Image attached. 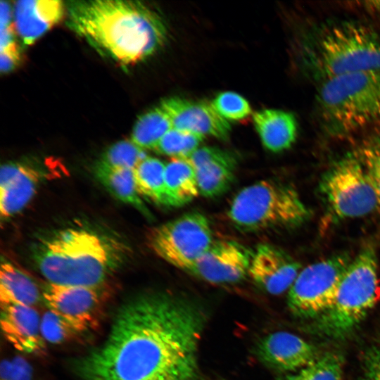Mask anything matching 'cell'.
<instances>
[{
  "instance_id": "cell-1",
  "label": "cell",
  "mask_w": 380,
  "mask_h": 380,
  "mask_svg": "<svg viewBox=\"0 0 380 380\" xmlns=\"http://www.w3.org/2000/svg\"><path fill=\"white\" fill-rule=\"evenodd\" d=\"M205 324L195 303L166 292L130 298L106 341L77 365L84 380H194Z\"/></svg>"
},
{
  "instance_id": "cell-2",
  "label": "cell",
  "mask_w": 380,
  "mask_h": 380,
  "mask_svg": "<svg viewBox=\"0 0 380 380\" xmlns=\"http://www.w3.org/2000/svg\"><path fill=\"white\" fill-rule=\"evenodd\" d=\"M66 8L69 27L123 65L145 60L167 39L163 18L139 1L77 0Z\"/></svg>"
},
{
  "instance_id": "cell-3",
  "label": "cell",
  "mask_w": 380,
  "mask_h": 380,
  "mask_svg": "<svg viewBox=\"0 0 380 380\" xmlns=\"http://www.w3.org/2000/svg\"><path fill=\"white\" fill-rule=\"evenodd\" d=\"M129 253L117 237L78 225L46 232L32 247L42 275L49 283L65 286L102 287Z\"/></svg>"
},
{
  "instance_id": "cell-4",
  "label": "cell",
  "mask_w": 380,
  "mask_h": 380,
  "mask_svg": "<svg viewBox=\"0 0 380 380\" xmlns=\"http://www.w3.org/2000/svg\"><path fill=\"white\" fill-rule=\"evenodd\" d=\"M294 50L300 73L317 86L344 75L380 70V26L356 18L317 20L298 34Z\"/></svg>"
},
{
  "instance_id": "cell-5",
  "label": "cell",
  "mask_w": 380,
  "mask_h": 380,
  "mask_svg": "<svg viewBox=\"0 0 380 380\" xmlns=\"http://www.w3.org/2000/svg\"><path fill=\"white\" fill-rule=\"evenodd\" d=\"M315 111L322 131L344 139L380 127V70L341 75L317 86Z\"/></svg>"
},
{
  "instance_id": "cell-6",
  "label": "cell",
  "mask_w": 380,
  "mask_h": 380,
  "mask_svg": "<svg viewBox=\"0 0 380 380\" xmlns=\"http://www.w3.org/2000/svg\"><path fill=\"white\" fill-rule=\"evenodd\" d=\"M380 300V277L374 248L368 245L352 259L332 305L315 318L317 332L338 339L348 336Z\"/></svg>"
},
{
  "instance_id": "cell-7",
  "label": "cell",
  "mask_w": 380,
  "mask_h": 380,
  "mask_svg": "<svg viewBox=\"0 0 380 380\" xmlns=\"http://www.w3.org/2000/svg\"><path fill=\"white\" fill-rule=\"evenodd\" d=\"M227 215L232 224L245 232L294 227L305 222L310 212L297 191L275 180H262L241 189Z\"/></svg>"
},
{
  "instance_id": "cell-8",
  "label": "cell",
  "mask_w": 380,
  "mask_h": 380,
  "mask_svg": "<svg viewBox=\"0 0 380 380\" xmlns=\"http://www.w3.org/2000/svg\"><path fill=\"white\" fill-rule=\"evenodd\" d=\"M319 191L336 221L367 216L380 210V198L357 151H350L323 174Z\"/></svg>"
},
{
  "instance_id": "cell-9",
  "label": "cell",
  "mask_w": 380,
  "mask_h": 380,
  "mask_svg": "<svg viewBox=\"0 0 380 380\" xmlns=\"http://www.w3.org/2000/svg\"><path fill=\"white\" fill-rule=\"evenodd\" d=\"M352 259L347 253L336 254L301 269L288 291L291 312L298 317L316 318L325 312Z\"/></svg>"
},
{
  "instance_id": "cell-10",
  "label": "cell",
  "mask_w": 380,
  "mask_h": 380,
  "mask_svg": "<svg viewBox=\"0 0 380 380\" xmlns=\"http://www.w3.org/2000/svg\"><path fill=\"white\" fill-rule=\"evenodd\" d=\"M213 240L206 217L189 212L153 229L148 243L153 252L170 265L187 272L208 249Z\"/></svg>"
},
{
  "instance_id": "cell-11",
  "label": "cell",
  "mask_w": 380,
  "mask_h": 380,
  "mask_svg": "<svg viewBox=\"0 0 380 380\" xmlns=\"http://www.w3.org/2000/svg\"><path fill=\"white\" fill-rule=\"evenodd\" d=\"M49 308L65 320L77 333L96 322L101 305V287L65 286L47 283L42 290Z\"/></svg>"
},
{
  "instance_id": "cell-12",
  "label": "cell",
  "mask_w": 380,
  "mask_h": 380,
  "mask_svg": "<svg viewBox=\"0 0 380 380\" xmlns=\"http://www.w3.org/2000/svg\"><path fill=\"white\" fill-rule=\"evenodd\" d=\"M253 254L236 241H213L186 272L213 284L237 283L248 276Z\"/></svg>"
},
{
  "instance_id": "cell-13",
  "label": "cell",
  "mask_w": 380,
  "mask_h": 380,
  "mask_svg": "<svg viewBox=\"0 0 380 380\" xmlns=\"http://www.w3.org/2000/svg\"><path fill=\"white\" fill-rule=\"evenodd\" d=\"M160 106L170 117L172 128L224 141L230 135L229 122L215 110L211 103L173 96L163 99Z\"/></svg>"
},
{
  "instance_id": "cell-14",
  "label": "cell",
  "mask_w": 380,
  "mask_h": 380,
  "mask_svg": "<svg viewBox=\"0 0 380 380\" xmlns=\"http://www.w3.org/2000/svg\"><path fill=\"white\" fill-rule=\"evenodd\" d=\"M301 265L282 249L267 243L253 251L248 276L264 291L279 295L289 291Z\"/></svg>"
},
{
  "instance_id": "cell-15",
  "label": "cell",
  "mask_w": 380,
  "mask_h": 380,
  "mask_svg": "<svg viewBox=\"0 0 380 380\" xmlns=\"http://www.w3.org/2000/svg\"><path fill=\"white\" fill-rule=\"evenodd\" d=\"M255 353L259 360L271 369L291 373L320 356L312 344L294 334L281 331L262 338L256 345Z\"/></svg>"
},
{
  "instance_id": "cell-16",
  "label": "cell",
  "mask_w": 380,
  "mask_h": 380,
  "mask_svg": "<svg viewBox=\"0 0 380 380\" xmlns=\"http://www.w3.org/2000/svg\"><path fill=\"white\" fill-rule=\"evenodd\" d=\"M196 177L199 194L217 197L227 192L235 179L236 156L217 147L198 148L188 158Z\"/></svg>"
},
{
  "instance_id": "cell-17",
  "label": "cell",
  "mask_w": 380,
  "mask_h": 380,
  "mask_svg": "<svg viewBox=\"0 0 380 380\" xmlns=\"http://www.w3.org/2000/svg\"><path fill=\"white\" fill-rule=\"evenodd\" d=\"M44 173L27 163L11 162L0 171V214L2 220L20 213L31 201Z\"/></svg>"
},
{
  "instance_id": "cell-18",
  "label": "cell",
  "mask_w": 380,
  "mask_h": 380,
  "mask_svg": "<svg viewBox=\"0 0 380 380\" xmlns=\"http://www.w3.org/2000/svg\"><path fill=\"white\" fill-rule=\"evenodd\" d=\"M41 317L34 307L1 306V327L5 338L18 350L38 353L45 348L40 331Z\"/></svg>"
},
{
  "instance_id": "cell-19",
  "label": "cell",
  "mask_w": 380,
  "mask_h": 380,
  "mask_svg": "<svg viewBox=\"0 0 380 380\" xmlns=\"http://www.w3.org/2000/svg\"><path fill=\"white\" fill-rule=\"evenodd\" d=\"M13 10L16 34L30 45L61 20L65 6L58 0H23L15 1Z\"/></svg>"
},
{
  "instance_id": "cell-20",
  "label": "cell",
  "mask_w": 380,
  "mask_h": 380,
  "mask_svg": "<svg viewBox=\"0 0 380 380\" xmlns=\"http://www.w3.org/2000/svg\"><path fill=\"white\" fill-rule=\"evenodd\" d=\"M253 122L263 146L272 152L288 149L296 139L298 123L290 112L262 110L253 114Z\"/></svg>"
},
{
  "instance_id": "cell-21",
  "label": "cell",
  "mask_w": 380,
  "mask_h": 380,
  "mask_svg": "<svg viewBox=\"0 0 380 380\" xmlns=\"http://www.w3.org/2000/svg\"><path fill=\"white\" fill-rule=\"evenodd\" d=\"M43 299L35 281L8 260L1 259L0 270L1 306L23 305L34 307Z\"/></svg>"
},
{
  "instance_id": "cell-22",
  "label": "cell",
  "mask_w": 380,
  "mask_h": 380,
  "mask_svg": "<svg viewBox=\"0 0 380 380\" xmlns=\"http://www.w3.org/2000/svg\"><path fill=\"white\" fill-rule=\"evenodd\" d=\"M165 184L168 206L184 205L200 194L195 170L188 159L172 158L165 164Z\"/></svg>"
},
{
  "instance_id": "cell-23",
  "label": "cell",
  "mask_w": 380,
  "mask_h": 380,
  "mask_svg": "<svg viewBox=\"0 0 380 380\" xmlns=\"http://www.w3.org/2000/svg\"><path fill=\"white\" fill-rule=\"evenodd\" d=\"M94 175L114 197L131 205L146 217L151 218V213L137 189L134 170L110 168L96 163Z\"/></svg>"
},
{
  "instance_id": "cell-24",
  "label": "cell",
  "mask_w": 380,
  "mask_h": 380,
  "mask_svg": "<svg viewBox=\"0 0 380 380\" xmlns=\"http://www.w3.org/2000/svg\"><path fill=\"white\" fill-rule=\"evenodd\" d=\"M165 164L147 156L134 169L137 189L140 196L153 203L168 206L165 184Z\"/></svg>"
},
{
  "instance_id": "cell-25",
  "label": "cell",
  "mask_w": 380,
  "mask_h": 380,
  "mask_svg": "<svg viewBox=\"0 0 380 380\" xmlns=\"http://www.w3.org/2000/svg\"><path fill=\"white\" fill-rule=\"evenodd\" d=\"M172 128V122L159 106L153 108L137 120L131 140L143 150H155L162 137Z\"/></svg>"
},
{
  "instance_id": "cell-26",
  "label": "cell",
  "mask_w": 380,
  "mask_h": 380,
  "mask_svg": "<svg viewBox=\"0 0 380 380\" xmlns=\"http://www.w3.org/2000/svg\"><path fill=\"white\" fill-rule=\"evenodd\" d=\"M281 380H343V359L338 353H325L314 362Z\"/></svg>"
},
{
  "instance_id": "cell-27",
  "label": "cell",
  "mask_w": 380,
  "mask_h": 380,
  "mask_svg": "<svg viewBox=\"0 0 380 380\" xmlns=\"http://www.w3.org/2000/svg\"><path fill=\"white\" fill-rule=\"evenodd\" d=\"M203 139L201 134L172 128L162 137L154 151L172 158L187 159L199 148Z\"/></svg>"
},
{
  "instance_id": "cell-28",
  "label": "cell",
  "mask_w": 380,
  "mask_h": 380,
  "mask_svg": "<svg viewBox=\"0 0 380 380\" xmlns=\"http://www.w3.org/2000/svg\"><path fill=\"white\" fill-rule=\"evenodd\" d=\"M146 157L144 150L132 140H121L108 147L97 163L110 168L134 170Z\"/></svg>"
},
{
  "instance_id": "cell-29",
  "label": "cell",
  "mask_w": 380,
  "mask_h": 380,
  "mask_svg": "<svg viewBox=\"0 0 380 380\" xmlns=\"http://www.w3.org/2000/svg\"><path fill=\"white\" fill-rule=\"evenodd\" d=\"M211 104L226 120L241 121L251 113L248 102L241 95L232 91L218 94Z\"/></svg>"
},
{
  "instance_id": "cell-30",
  "label": "cell",
  "mask_w": 380,
  "mask_h": 380,
  "mask_svg": "<svg viewBox=\"0 0 380 380\" xmlns=\"http://www.w3.org/2000/svg\"><path fill=\"white\" fill-rule=\"evenodd\" d=\"M356 149L380 198V132L369 136Z\"/></svg>"
},
{
  "instance_id": "cell-31",
  "label": "cell",
  "mask_w": 380,
  "mask_h": 380,
  "mask_svg": "<svg viewBox=\"0 0 380 380\" xmlns=\"http://www.w3.org/2000/svg\"><path fill=\"white\" fill-rule=\"evenodd\" d=\"M40 331L44 342L62 343L77 333L65 320L51 310L41 317Z\"/></svg>"
},
{
  "instance_id": "cell-32",
  "label": "cell",
  "mask_w": 380,
  "mask_h": 380,
  "mask_svg": "<svg viewBox=\"0 0 380 380\" xmlns=\"http://www.w3.org/2000/svg\"><path fill=\"white\" fill-rule=\"evenodd\" d=\"M0 380H32V367L23 357L5 359L1 363Z\"/></svg>"
},
{
  "instance_id": "cell-33",
  "label": "cell",
  "mask_w": 380,
  "mask_h": 380,
  "mask_svg": "<svg viewBox=\"0 0 380 380\" xmlns=\"http://www.w3.org/2000/svg\"><path fill=\"white\" fill-rule=\"evenodd\" d=\"M362 380H380V343L372 346L365 354Z\"/></svg>"
},
{
  "instance_id": "cell-34",
  "label": "cell",
  "mask_w": 380,
  "mask_h": 380,
  "mask_svg": "<svg viewBox=\"0 0 380 380\" xmlns=\"http://www.w3.org/2000/svg\"><path fill=\"white\" fill-rule=\"evenodd\" d=\"M20 51L16 42L0 49V68L1 73H8L20 62Z\"/></svg>"
},
{
  "instance_id": "cell-35",
  "label": "cell",
  "mask_w": 380,
  "mask_h": 380,
  "mask_svg": "<svg viewBox=\"0 0 380 380\" xmlns=\"http://www.w3.org/2000/svg\"><path fill=\"white\" fill-rule=\"evenodd\" d=\"M348 4L347 6L380 21V0L350 1Z\"/></svg>"
},
{
  "instance_id": "cell-36",
  "label": "cell",
  "mask_w": 380,
  "mask_h": 380,
  "mask_svg": "<svg viewBox=\"0 0 380 380\" xmlns=\"http://www.w3.org/2000/svg\"><path fill=\"white\" fill-rule=\"evenodd\" d=\"M13 10L8 2L1 1V28L8 27L13 24Z\"/></svg>"
}]
</instances>
